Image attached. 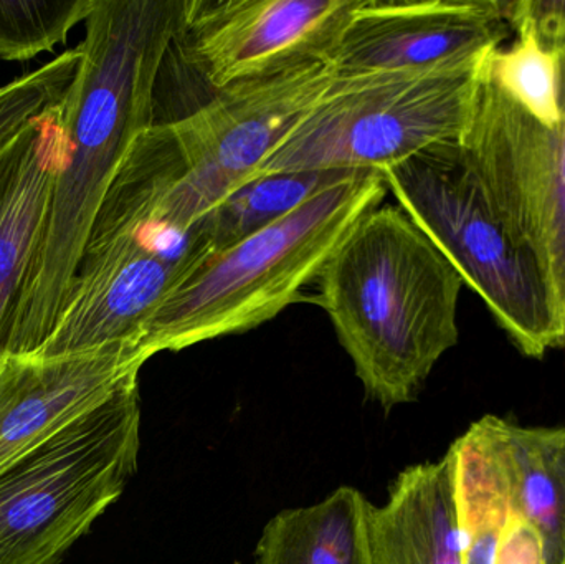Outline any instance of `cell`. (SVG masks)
<instances>
[{"label":"cell","instance_id":"obj_1","mask_svg":"<svg viewBox=\"0 0 565 564\" xmlns=\"http://www.w3.org/2000/svg\"><path fill=\"white\" fill-rule=\"evenodd\" d=\"M181 15L182 0H96L86 19L78 70L62 99L68 151L7 354L36 353L52 333L99 205L132 145L156 125L159 78Z\"/></svg>","mask_w":565,"mask_h":564},{"label":"cell","instance_id":"obj_2","mask_svg":"<svg viewBox=\"0 0 565 564\" xmlns=\"http://www.w3.org/2000/svg\"><path fill=\"white\" fill-rule=\"evenodd\" d=\"M319 307L371 400L412 403L458 343L463 278L397 204L369 211L316 278Z\"/></svg>","mask_w":565,"mask_h":564},{"label":"cell","instance_id":"obj_3","mask_svg":"<svg viewBox=\"0 0 565 564\" xmlns=\"http://www.w3.org/2000/svg\"><path fill=\"white\" fill-rule=\"evenodd\" d=\"M385 195L382 172H358L209 255L149 321L141 341L146 357L247 333L277 318L299 300L345 235Z\"/></svg>","mask_w":565,"mask_h":564},{"label":"cell","instance_id":"obj_4","mask_svg":"<svg viewBox=\"0 0 565 564\" xmlns=\"http://www.w3.org/2000/svg\"><path fill=\"white\" fill-rule=\"evenodd\" d=\"M398 207L434 242L526 357L565 343V315L526 241L504 217L460 139L382 171Z\"/></svg>","mask_w":565,"mask_h":564},{"label":"cell","instance_id":"obj_5","mask_svg":"<svg viewBox=\"0 0 565 564\" xmlns=\"http://www.w3.org/2000/svg\"><path fill=\"white\" fill-rule=\"evenodd\" d=\"M483 62L470 68L335 75L258 178L382 172L438 142L460 139L470 123Z\"/></svg>","mask_w":565,"mask_h":564},{"label":"cell","instance_id":"obj_6","mask_svg":"<svg viewBox=\"0 0 565 564\" xmlns=\"http://www.w3.org/2000/svg\"><path fill=\"white\" fill-rule=\"evenodd\" d=\"M141 446L139 381L0 470V564H60L125 492Z\"/></svg>","mask_w":565,"mask_h":564},{"label":"cell","instance_id":"obj_7","mask_svg":"<svg viewBox=\"0 0 565 564\" xmlns=\"http://www.w3.org/2000/svg\"><path fill=\"white\" fill-rule=\"evenodd\" d=\"M334 78V66L319 63L228 86L189 115L166 123L182 166L169 192L172 227L189 234L228 195L255 181Z\"/></svg>","mask_w":565,"mask_h":564},{"label":"cell","instance_id":"obj_8","mask_svg":"<svg viewBox=\"0 0 565 564\" xmlns=\"http://www.w3.org/2000/svg\"><path fill=\"white\" fill-rule=\"evenodd\" d=\"M361 0H182L174 45L214 92L329 63Z\"/></svg>","mask_w":565,"mask_h":564},{"label":"cell","instance_id":"obj_9","mask_svg":"<svg viewBox=\"0 0 565 564\" xmlns=\"http://www.w3.org/2000/svg\"><path fill=\"white\" fill-rule=\"evenodd\" d=\"M460 142L504 217L540 258L565 315V56L556 128L527 116L480 72Z\"/></svg>","mask_w":565,"mask_h":564},{"label":"cell","instance_id":"obj_10","mask_svg":"<svg viewBox=\"0 0 565 564\" xmlns=\"http://www.w3.org/2000/svg\"><path fill=\"white\" fill-rule=\"evenodd\" d=\"M207 257L168 254L132 237L89 238L55 327L36 353L141 347L149 321Z\"/></svg>","mask_w":565,"mask_h":564},{"label":"cell","instance_id":"obj_11","mask_svg":"<svg viewBox=\"0 0 565 564\" xmlns=\"http://www.w3.org/2000/svg\"><path fill=\"white\" fill-rule=\"evenodd\" d=\"M510 33L497 0H361L345 25L335 75L480 65Z\"/></svg>","mask_w":565,"mask_h":564},{"label":"cell","instance_id":"obj_12","mask_svg":"<svg viewBox=\"0 0 565 564\" xmlns=\"http://www.w3.org/2000/svg\"><path fill=\"white\" fill-rule=\"evenodd\" d=\"M149 358L136 343L76 353L0 357V470L58 436L139 381Z\"/></svg>","mask_w":565,"mask_h":564},{"label":"cell","instance_id":"obj_13","mask_svg":"<svg viewBox=\"0 0 565 564\" xmlns=\"http://www.w3.org/2000/svg\"><path fill=\"white\" fill-rule=\"evenodd\" d=\"M68 151L62 102L0 148V357L52 207Z\"/></svg>","mask_w":565,"mask_h":564},{"label":"cell","instance_id":"obj_14","mask_svg":"<svg viewBox=\"0 0 565 564\" xmlns=\"http://www.w3.org/2000/svg\"><path fill=\"white\" fill-rule=\"evenodd\" d=\"M371 564H463L450 456L408 467L374 507Z\"/></svg>","mask_w":565,"mask_h":564},{"label":"cell","instance_id":"obj_15","mask_svg":"<svg viewBox=\"0 0 565 564\" xmlns=\"http://www.w3.org/2000/svg\"><path fill=\"white\" fill-rule=\"evenodd\" d=\"M497 416H484L451 444L454 500L463 564H494L516 517Z\"/></svg>","mask_w":565,"mask_h":564},{"label":"cell","instance_id":"obj_16","mask_svg":"<svg viewBox=\"0 0 565 564\" xmlns=\"http://www.w3.org/2000/svg\"><path fill=\"white\" fill-rule=\"evenodd\" d=\"M372 509L344 486L315 506L282 510L262 532L255 564H371Z\"/></svg>","mask_w":565,"mask_h":564},{"label":"cell","instance_id":"obj_17","mask_svg":"<svg viewBox=\"0 0 565 564\" xmlns=\"http://www.w3.org/2000/svg\"><path fill=\"white\" fill-rule=\"evenodd\" d=\"M518 517L536 526L547 564H565V427L498 419Z\"/></svg>","mask_w":565,"mask_h":564},{"label":"cell","instance_id":"obj_18","mask_svg":"<svg viewBox=\"0 0 565 564\" xmlns=\"http://www.w3.org/2000/svg\"><path fill=\"white\" fill-rule=\"evenodd\" d=\"M358 172H280L238 189L201 221L212 254L225 251L295 211L302 202Z\"/></svg>","mask_w":565,"mask_h":564},{"label":"cell","instance_id":"obj_19","mask_svg":"<svg viewBox=\"0 0 565 564\" xmlns=\"http://www.w3.org/2000/svg\"><path fill=\"white\" fill-rule=\"evenodd\" d=\"M508 49L484 58V78L518 108L544 128H556L563 118V60L544 50L527 32H518Z\"/></svg>","mask_w":565,"mask_h":564},{"label":"cell","instance_id":"obj_20","mask_svg":"<svg viewBox=\"0 0 565 564\" xmlns=\"http://www.w3.org/2000/svg\"><path fill=\"white\" fill-rule=\"evenodd\" d=\"M96 0H0V60L29 62L66 43Z\"/></svg>","mask_w":565,"mask_h":564},{"label":"cell","instance_id":"obj_21","mask_svg":"<svg viewBox=\"0 0 565 564\" xmlns=\"http://www.w3.org/2000/svg\"><path fill=\"white\" fill-rule=\"evenodd\" d=\"M78 46L0 86V148L20 129L62 102L78 70Z\"/></svg>","mask_w":565,"mask_h":564},{"label":"cell","instance_id":"obj_22","mask_svg":"<svg viewBox=\"0 0 565 564\" xmlns=\"http://www.w3.org/2000/svg\"><path fill=\"white\" fill-rule=\"evenodd\" d=\"M504 19L514 32H527L547 52L565 56V0L503 2Z\"/></svg>","mask_w":565,"mask_h":564},{"label":"cell","instance_id":"obj_23","mask_svg":"<svg viewBox=\"0 0 565 564\" xmlns=\"http://www.w3.org/2000/svg\"><path fill=\"white\" fill-rule=\"evenodd\" d=\"M494 564H547L546 546L536 526L514 517L501 536Z\"/></svg>","mask_w":565,"mask_h":564}]
</instances>
